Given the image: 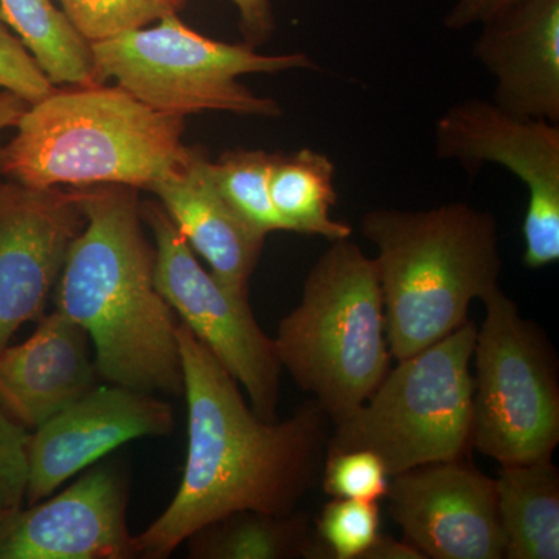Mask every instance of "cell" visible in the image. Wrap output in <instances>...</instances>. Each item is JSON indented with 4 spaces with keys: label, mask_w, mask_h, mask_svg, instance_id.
<instances>
[{
    "label": "cell",
    "mask_w": 559,
    "mask_h": 559,
    "mask_svg": "<svg viewBox=\"0 0 559 559\" xmlns=\"http://www.w3.org/2000/svg\"><path fill=\"white\" fill-rule=\"evenodd\" d=\"M207 153L194 148L179 175L157 183L153 193L193 252L209 264L223 285L248 296L266 235L253 229L221 193Z\"/></svg>",
    "instance_id": "cell-17"
},
{
    "label": "cell",
    "mask_w": 559,
    "mask_h": 559,
    "mask_svg": "<svg viewBox=\"0 0 559 559\" xmlns=\"http://www.w3.org/2000/svg\"><path fill=\"white\" fill-rule=\"evenodd\" d=\"M83 189L86 223L57 283V310L86 331L105 382L183 395L178 322L154 283V248L142 227L139 190Z\"/></svg>",
    "instance_id": "cell-2"
},
{
    "label": "cell",
    "mask_w": 559,
    "mask_h": 559,
    "mask_svg": "<svg viewBox=\"0 0 559 559\" xmlns=\"http://www.w3.org/2000/svg\"><path fill=\"white\" fill-rule=\"evenodd\" d=\"M176 336L189 448L170 506L134 536L138 557L148 559L170 557L194 533L237 511L294 513L320 481L333 429L316 400L283 421L260 418L235 378L182 322Z\"/></svg>",
    "instance_id": "cell-1"
},
{
    "label": "cell",
    "mask_w": 559,
    "mask_h": 559,
    "mask_svg": "<svg viewBox=\"0 0 559 559\" xmlns=\"http://www.w3.org/2000/svg\"><path fill=\"white\" fill-rule=\"evenodd\" d=\"M473 358L471 447L499 465L554 457L559 377L554 345L516 301L496 288L484 300Z\"/></svg>",
    "instance_id": "cell-8"
},
{
    "label": "cell",
    "mask_w": 559,
    "mask_h": 559,
    "mask_svg": "<svg viewBox=\"0 0 559 559\" xmlns=\"http://www.w3.org/2000/svg\"><path fill=\"white\" fill-rule=\"evenodd\" d=\"M477 325L399 360L369 400L333 425L326 455L370 451L389 477L429 463L457 462L471 447Z\"/></svg>",
    "instance_id": "cell-6"
},
{
    "label": "cell",
    "mask_w": 559,
    "mask_h": 559,
    "mask_svg": "<svg viewBox=\"0 0 559 559\" xmlns=\"http://www.w3.org/2000/svg\"><path fill=\"white\" fill-rule=\"evenodd\" d=\"M270 193L286 231L331 242L352 238V226L331 216L337 197L334 164L325 154L310 148L272 154Z\"/></svg>",
    "instance_id": "cell-20"
},
{
    "label": "cell",
    "mask_w": 559,
    "mask_h": 559,
    "mask_svg": "<svg viewBox=\"0 0 559 559\" xmlns=\"http://www.w3.org/2000/svg\"><path fill=\"white\" fill-rule=\"evenodd\" d=\"M22 500H25V487L0 484V525L21 509Z\"/></svg>",
    "instance_id": "cell-32"
},
{
    "label": "cell",
    "mask_w": 559,
    "mask_h": 559,
    "mask_svg": "<svg viewBox=\"0 0 559 559\" xmlns=\"http://www.w3.org/2000/svg\"><path fill=\"white\" fill-rule=\"evenodd\" d=\"M240 17V31L245 44L259 47L271 39L275 31L272 0H230Z\"/></svg>",
    "instance_id": "cell-28"
},
{
    "label": "cell",
    "mask_w": 559,
    "mask_h": 559,
    "mask_svg": "<svg viewBox=\"0 0 559 559\" xmlns=\"http://www.w3.org/2000/svg\"><path fill=\"white\" fill-rule=\"evenodd\" d=\"M31 432L0 406V484L27 487V447Z\"/></svg>",
    "instance_id": "cell-27"
},
{
    "label": "cell",
    "mask_w": 559,
    "mask_h": 559,
    "mask_svg": "<svg viewBox=\"0 0 559 559\" xmlns=\"http://www.w3.org/2000/svg\"><path fill=\"white\" fill-rule=\"evenodd\" d=\"M58 3L73 28L92 44L179 14L190 0H58Z\"/></svg>",
    "instance_id": "cell-23"
},
{
    "label": "cell",
    "mask_w": 559,
    "mask_h": 559,
    "mask_svg": "<svg viewBox=\"0 0 559 559\" xmlns=\"http://www.w3.org/2000/svg\"><path fill=\"white\" fill-rule=\"evenodd\" d=\"M272 154L260 150L227 151L210 164L213 180L227 202L253 229L266 235L286 231L271 201Z\"/></svg>",
    "instance_id": "cell-22"
},
{
    "label": "cell",
    "mask_w": 559,
    "mask_h": 559,
    "mask_svg": "<svg viewBox=\"0 0 559 559\" xmlns=\"http://www.w3.org/2000/svg\"><path fill=\"white\" fill-rule=\"evenodd\" d=\"M282 369L329 414L348 418L390 370L384 300L373 259L352 238L331 242L274 337Z\"/></svg>",
    "instance_id": "cell-5"
},
{
    "label": "cell",
    "mask_w": 559,
    "mask_h": 559,
    "mask_svg": "<svg viewBox=\"0 0 559 559\" xmlns=\"http://www.w3.org/2000/svg\"><path fill=\"white\" fill-rule=\"evenodd\" d=\"M389 479L384 463L377 454L347 451L326 455L320 484L331 498L378 503L385 498Z\"/></svg>",
    "instance_id": "cell-25"
},
{
    "label": "cell",
    "mask_w": 559,
    "mask_h": 559,
    "mask_svg": "<svg viewBox=\"0 0 559 559\" xmlns=\"http://www.w3.org/2000/svg\"><path fill=\"white\" fill-rule=\"evenodd\" d=\"M127 481L97 466L46 502L17 510L0 525V559H130Z\"/></svg>",
    "instance_id": "cell-14"
},
{
    "label": "cell",
    "mask_w": 559,
    "mask_h": 559,
    "mask_svg": "<svg viewBox=\"0 0 559 559\" xmlns=\"http://www.w3.org/2000/svg\"><path fill=\"white\" fill-rule=\"evenodd\" d=\"M2 146L0 179L32 189L127 186L153 191L179 175L194 148L186 121L121 87L72 86L33 103Z\"/></svg>",
    "instance_id": "cell-3"
},
{
    "label": "cell",
    "mask_w": 559,
    "mask_h": 559,
    "mask_svg": "<svg viewBox=\"0 0 559 559\" xmlns=\"http://www.w3.org/2000/svg\"><path fill=\"white\" fill-rule=\"evenodd\" d=\"M362 559H426L425 555L406 539L396 540L392 536L378 535L364 554Z\"/></svg>",
    "instance_id": "cell-30"
},
{
    "label": "cell",
    "mask_w": 559,
    "mask_h": 559,
    "mask_svg": "<svg viewBox=\"0 0 559 559\" xmlns=\"http://www.w3.org/2000/svg\"><path fill=\"white\" fill-rule=\"evenodd\" d=\"M360 234L377 248L390 355H417L468 322L474 300L499 288L495 216L450 202L429 210L374 209Z\"/></svg>",
    "instance_id": "cell-4"
},
{
    "label": "cell",
    "mask_w": 559,
    "mask_h": 559,
    "mask_svg": "<svg viewBox=\"0 0 559 559\" xmlns=\"http://www.w3.org/2000/svg\"><path fill=\"white\" fill-rule=\"evenodd\" d=\"M191 558L326 559L308 514L237 511L201 528L189 539Z\"/></svg>",
    "instance_id": "cell-19"
},
{
    "label": "cell",
    "mask_w": 559,
    "mask_h": 559,
    "mask_svg": "<svg viewBox=\"0 0 559 559\" xmlns=\"http://www.w3.org/2000/svg\"><path fill=\"white\" fill-rule=\"evenodd\" d=\"M0 17L20 36L55 86L97 84L91 44L53 0H0Z\"/></svg>",
    "instance_id": "cell-21"
},
{
    "label": "cell",
    "mask_w": 559,
    "mask_h": 559,
    "mask_svg": "<svg viewBox=\"0 0 559 559\" xmlns=\"http://www.w3.org/2000/svg\"><path fill=\"white\" fill-rule=\"evenodd\" d=\"M154 235V283L180 322L248 393L252 411L277 421L282 364L274 340L250 310L248 296L204 270L162 205L140 204Z\"/></svg>",
    "instance_id": "cell-9"
},
{
    "label": "cell",
    "mask_w": 559,
    "mask_h": 559,
    "mask_svg": "<svg viewBox=\"0 0 559 559\" xmlns=\"http://www.w3.org/2000/svg\"><path fill=\"white\" fill-rule=\"evenodd\" d=\"M521 0H457L444 16V27L451 32L465 31L471 25L484 24Z\"/></svg>",
    "instance_id": "cell-29"
},
{
    "label": "cell",
    "mask_w": 559,
    "mask_h": 559,
    "mask_svg": "<svg viewBox=\"0 0 559 559\" xmlns=\"http://www.w3.org/2000/svg\"><path fill=\"white\" fill-rule=\"evenodd\" d=\"M481 25L474 58L496 80L492 102L559 121V0H521Z\"/></svg>",
    "instance_id": "cell-15"
},
{
    "label": "cell",
    "mask_w": 559,
    "mask_h": 559,
    "mask_svg": "<svg viewBox=\"0 0 559 559\" xmlns=\"http://www.w3.org/2000/svg\"><path fill=\"white\" fill-rule=\"evenodd\" d=\"M171 429L173 409L156 395L98 384L31 433L25 500L32 506L49 498L121 444Z\"/></svg>",
    "instance_id": "cell-13"
},
{
    "label": "cell",
    "mask_w": 559,
    "mask_h": 559,
    "mask_svg": "<svg viewBox=\"0 0 559 559\" xmlns=\"http://www.w3.org/2000/svg\"><path fill=\"white\" fill-rule=\"evenodd\" d=\"M378 503L333 498L320 511L316 533L326 559H362L380 535Z\"/></svg>",
    "instance_id": "cell-24"
},
{
    "label": "cell",
    "mask_w": 559,
    "mask_h": 559,
    "mask_svg": "<svg viewBox=\"0 0 559 559\" xmlns=\"http://www.w3.org/2000/svg\"><path fill=\"white\" fill-rule=\"evenodd\" d=\"M55 90L57 87L20 36L11 33L9 25L0 17V91L10 92L33 105L49 97Z\"/></svg>",
    "instance_id": "cell-26"
},
{
    "label": "cell",
    "mask_w": 559,
    "mask_h": 559,
    "mask_svg": "<svg viewBox=\"0 0 559 559\" xmlns=\"http://www.w3.org/2000/svg\"><path fill=\"white\" fill-rule=\"evenodd\" d=\"M28 103L10 94V92L0 91V153H2V134L10 128H16L21 117L28 109ZM2 180V179H0Z\"/></svg>",
    "instance_id": "cell-31"
},
{
    "label": "cell",
    "mask_w": 559,
    "mask_h": 559,
    "mask_svg": "<svg viewBox=\"0 0 559 559\" xmlns=\"http://www.w3.org/2000/svg\"><path fill=\"white\" fill-rule=\"evenodd\" d=\"M91 53L97 84L116 80L150 108L180 117L204 110L282 117L278 102L253 94L238 76L318 68L305 53L261 55L248 44L207 38L178 14L92 43Z\"/></svg>",
    "instance_id": "cell-7"
},
{
    "label": "cell",
    "mask_w": 559,
    "mask_h": 559,
    "mask_svg": "<svg viewBox=\"0 0 559 559\" xmlns=\"http://www.w3.org/2000/svg\"><path fill=\"white\" fill-rule=\"evenodd\" d=\"M84 223L81 187L0 180V353L24 323L43 318Z\"/></svg>",
    "instance_id": "cell-11"
},
{
    "label": "cell",
    "mask_w": 559,
    "mask_h": 559,
    "mask_svg": "<svg viewBox=\"0 0 559 559\" xmlns=\"http://www.w3.org/2000/svg\"><path fill=\"white\" fill-rule=\"evenodd\" d=\"M100 380L86 331L58 310L40 319L27 341L0 353V406L28 432Z\"/></svg>",
    "instance_id": "cell-16"
},
{
    "label": "cell",
    "mask_w": 559,
    "mask_h": 559,
    "mask_svg": "<svg viewBox=\"0 0 559 559\" xmlns=\"http://www.w3.org/2000/svg\"><path fill=\"white\" fill-rule=\"evenodd\" d=\"M496 480L507 559L559 558V469L551 459L500 465Z\"/></svg>",
    "instance_id": "cell-18"
},
{
    "label": "cell",
    "mask_w": 559,
    "mask_h": 559,
    "mask_svg": "<svg viewBox=\"0 0 559 559\" xmlns=\"http://www.w3.org/2000/svg\"><path fill=\"white\" fill-rule=\"evenodd\" d=\"M385 499L404 539L426 559L506 558L496 480L463 460L395 474Z\"/></svg>",
    "instance_id": "cell-12"
},
{
    "label": "cell",
    "mask_w": 559,
    "mask_h": 559,
    "mask_svg": "<svg viewBox=\"0 0 559 559\" xmlns=\"http://www.w3.org/2000/svg\"><path fill=\"white\" fill-rule=\"evenodd\" d=\"M437 156L477 171L491 162L518 176L527 189L522 235L528 270L559 260L558 123L514 116L495 102L455 103L436 123Z\"/></svg>",
    "instance_id": "cell-10"
}]
</instances>
